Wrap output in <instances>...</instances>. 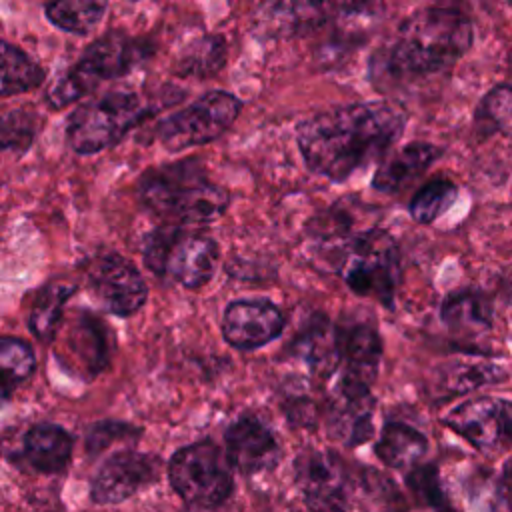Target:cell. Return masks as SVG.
<instances>
[{"instance_id":"obj_34","label":"cell","mask_w":512,"mask_h":512,"mask_svg":"<svg viewBox=\"0 0 512 512\" xmlns=\"http://www.w3.org/2000/svg\"><path fill=\"white\" fill-rule=\"evenodd\" d=\"M34 118L22 110H12L0 116V150L26 148L34 138Z\"/></svg>"},{"instance_id":"obj_18","label":"cell","mask_w":512,"mask_h":512,"mask_svg":"<svg viewBox=\"0 0 512 512\" xmlns=\"http://www.w3.org/2000/svg\"><path fill=\"white\" fill-rule=\"evenodd\" d=\"M440 154L442 150L434 144L414 142L378 166L372 178V188L384 194H398L420 178Z\"/></svg>"},{"instance_id":"obj_3","label":"cell","mask_w":512,"mask_h":512,"mask_svg":"<svg viewBox=\"0 0 512 512\" xmlns=\"http://www.w3.org/2000/svg\"><path fill=\"white\" fill-rule=\"evenodd\" d=\"M138 196L154 214L182 224L214 222L230 202L228 192L212 184L196 160L146 172L140 178Z\"/></svg>"},{"instance_id":"obj_38","label":"cell","mask_w":512,"mask_h":512,"mask_svg":"<svg viewBox=\"0 0 512 512\" xmlns=\"http://www.w3.org/2000/svg\"><path fill=\"white\" fill-rule=\"evenodd\" d=\"M6 396H8V392L4 388H0V404L6 400Z\"/></svg>"},{"instance_id":"obj_36","label":"cell","mask_w":512,"mask_h":512,"mask_svg":"<svg viewBox=\"0 0 512 512\" xmlns=\"http://www.w3.org/2000/svg\"><path fill=\"white\" fill-rule=\"evenodd\" d=\"M502 482H504L506 488L512 490V458H510V460L504 464V468H502Z\"/></svg>"},{"instance_id":"obj_2","label":"cell","mask_w":512,"mask_h":512,"mask_svg":"<svg viewBox=\"0 0 512 512\" xmlns=\"http://www.w3.org/2000/svg\"><path fill=\"white\" fill-rule=\"evenodd\" d=\"M472 22L452 8H424L406 18L388 52L386 68L396 74H438L472 46Z\"/></svg>"},{"instance_id":"obj_29","label":"cell","mask_w":512,"mask_h":512,"mask_svg":"<svg viewBox=\"0 0 512 512\" xmlns=\"http://www.w3.org/2000/svg\"><path fill=\"white\" fill-rule=\"evenodd\" d=\"M458 198V188L446 178L426 182L410 200V216L418 224H432L438 220Z\"/></svg>"},{"instance_id":"obj_19","label":"cell","mask_w":512,"mask_h":512,"mask_svg":"<svg viewBox=\"0 0 512 512\" xmlns=\"http://www.w3.org/2000/svg\"><path fill=\"white\" fill-rule=\"evenodd\" d=\"M294 354L314 374H330L340 364L338 330L324 316H312L294 338Z\"/></svg>"},{"instance_id":"obj_8","label":"cell","mask_w":512,"mask_h":512,"mask_svg":"<svg viewBox=\"0 0 512 512\" xmlns=\"http://www.w3.org/2000/svg\"><path fill=\"white\" fill-rule=\"evenodd\" d=\"M240 108L242 102L234 94L222 90L208 92L190 106L162 120L158 126V138L172 152L208 144L232 126Z\"/></svg>"},{"instance_id":"obj_28","label":"cell","mask_w":512,"mask_h":512,"mask_svg":"<svg viewBox=\"0 0 512 512\" xmlns=\"http://www.w3.org/2000/svg\"><path fill=\"white\" fill-rule=\"evenodd\" d=\"M226 42L220 36L208 34L194 40L178 60V74L182 76H212L224 66Z\"/></svg>"},{"instance_id":"obj_11","label":"cell","mask_w":512,"mask_h":512,"mask_svg":"<svg viewBox=\"0 0 512 512\" xmlns=\"http://www.w3.org/2000/svg\"><path fill=\"white\" fill-rule=\"evenodd\" d=\"M88 280L100 304L116 316L138 312L148 296L138 268L118 254L98 256L88 268Z\"/></svg>"},{"instance_id":"obj_24","label":"cell","mask_w":512,"mask_h":512,"mask_svg":"<svg viewBox=\"0 0 512 512\" xmlns=\"http://www.w3.org/2000/svg\"><path fill=\"white\" fill-rule=\"evenodd\" d=\"M44 70L20 48L0 40V98L40 86Z\"/></svg>"},{"instance_id":"obj_30","label":"cell","mask_w":512,"mask_h":512,"mask_svg":"<svg viewBox=\"0 0 512 512\" xmlns=\"http://www.w3.org/2000/svg\"><path fill=\"white\" fill-rule=\"evenodd\" d=\"M34 368V352L24 340L0 336V388L8 392L10 386L30 378Z\"/></svg>"},{"instance_id":"obj_17","label":"cell","mask_w":512,"mask_h":512,"mask_svg":"<svg viewBox=\"0 0 512 512\" xmlns=\"http://www.w3.org/2000/svg\"><path fill=\"white\" fill-rule=\"evenodd\" d=\"M338 354L340 362H344L340 376L370 386L378 374L382 354L380 336L370 324L346 326L338 330Z\"/></svg>"},{"instance_id":"obj_33","label":"cell","mask_w":512,"mask_h":512,"mask_svg":"<svg viewBox=\"0 0 512 512\" xmlns=\"http://www.w3.org/2000/svg\"><path fill=\"white\" fill-rule=\"evenodd\" d=\"M182 234V228L176 224H166L156 228L154 232H150L144 240V262L146 266L154 272V274H164L166 270V258L174 246V242L178 240V236Z\"/></svg>"},{"instance_id":"obj_26","label":"cell","mask_w":512,"mask_h":512,"mask_svg":"<svg viewBox=\"0 0 512 512\" xmlns=\"http://www.w3.org/2000/svg\"><path fill=\"white\" fill-rule=\"evenodd\" d=\"M68 348L74 356L80 358L82 366L90 372H98L106 366L108 360V346H106V332L98 318L94 316H80L68 332Z\"/></svg>"},{"instance_id":"obj_9","label":"cell","mask_w":512,"mask_h":512,"mask_svg":"<svg viewBox=\"0 0 512 512\" xmlns=\"http://www.w3.org/2000/svg\"><path fill=\"white\" fill-rule=\"evenodd\" d=\"M444 424L482 454L512 448V402L502 398H474L444 416Z\"/></svg>"},{"instance_id":"obj_1","label":"cell","mask_w":512,"mask_h":512,"mask_svg":"<svg viewBox=\"0 0 512 512\" xmlns=\"http://www.w3.org/2000/svg\"><path fill=\"white\" fill-rule=\"evenodd\" d=\"M406 126L394 102H358L314 114L298 124L296 140L306 166L334 182L380 158Z\"/></svg>"},{"instance_id":"obj_7","label":"cell","mask_w":512,"mask_h":512,"mask_svg":"<svg viewBox=\"0 0 512 512\" xmlns=\"http://www.w3.org/2000/svg\"><path fill=\"white\" fill-rule=\"evenodd\" d=\"M168 478L188 506L216 508L232 492L230 464L212 442L180 448L168 464Z\"/></svg>"},{"instance_id":"obj_23","label":"cell","mask_w":512,"mask_h":512,"mask_svg":"<svg viewBox=\"0 0 512 512\" xmlns=\"http://www.w3.org/2000/svg\"><path fill=\"white\" fill-rule=\"evenodd\" d=\"M436 384L448 394H466L506 378L502 366L482 360H452L438 368Z\"/></svg>"},{"instance_id":"obj_27","label":"cell","mask_w":512,"mask_h":512,"mask_svg":"<svg viewBox=\"0 0 512 512\" xmlns=\"http://www.w3.org/2000/svg\"><path fill=\"white\" fill-rule=\"evenodd\" d=\"M106 8V2L96 0H60L46 6V16L64 32L88 34L100 24Z\"/></svg>"},{"instance_id":"obj_22","label":"cell","mask_w":512,"mask_h":512,"mask_svg":"<svg viewBox=\"0 0 512 512\" xmlns=\"http://www.w3.org/2000/svg\"><path fill=\"white\" fill-rule=\"evenodd\" d=\"M444 324L458 334H480L492 324L490 302L474 290H462L448 296L440 308Z\"/></svg>"},{"instance_id":"obj_25","label":"cell","mask_w":512,"mask_h":512,"mask_svg":"<svg viewBox=\"0 0 512 512\" xmlns=\"http://www.w3.org/2000/svg\"><path fill=\"white\" fill-rule=\"evenodd\" d=\"M74 284L64 280L46 284L34 298L30 310V330L40 340H52L62 322V310L66 300L74 294Z\"/></svg>"},{"instance_id":"obj_37","label":"cell","mask_w":512,"mask_h":512,"mask_svg":"<svg viewBox=\"0 0 512 512\" xmlns=\"http://www.w3.org/2000/svg\"><path fill=\"white\" fill-rule=\"evenodd\" d=\"M188 512H214V508H198V506H190Z\"/></svg>"},{"instance_id":"obj_15","label":"cell","mask_w":512,"mask_h":512,"mask_svg":"<svg viewBox=\"0 0 512 512\" xmlns=\"http://www.w3.org/2000/svg\"><path fill=\"white\" fill-rule=\"evenodd\" d=\"M282 328L284 318L268 300H236L222 318V334L238 350L260 348L278 338Z\"/></svg>"},{"instance_id":"obj_5","label":"cell","mask_w":512,"mask_h":512,"mask_svg":"<svg viewBox=\"0 0 512 512\" xmlns=\"http://www.w3.org/2000/svg\"><path fill=\"white\" fill-rule=\"evenodd\" d=\"M148 106L138 94L110 92L76 108L66 126V138L74 152L96 154L118 144L128 130L144 120Z\"/></svg>"},{"instance_id":"obj_35","label":"cell","mask_w":512,"mask_h":512,"mask_svg":"<svg viewBox=\"0 0 512 512\" xmlns=\"http://www.w3.org/2000/svg\"><path fill=\"white\" fill-rule=\"evenodd\" d=\"M130 432V428H126V426H122V424H110V422H106V424H100V426H94L92 428V432H90V436H88V448L94 452H98V450H102L108 442H110V438L114 440V438H118V436H126Z\"/></svg>"},{"instance_id":"obj_4","label":"cell","mask_w":512,"mask_h":512,"mask_svg":"<svg viewBox=\"0 0 512 512\" xmlns=\"http://www.w3.org/2000/svg\"><path fill=\"white\" fill-rule=\"evenodd\" d=\"M144 56V42L124 32H106L84 50L76 66L52 84L48 102L54 108H64L92 92L100 82L128 74Z\"/></svg>"},{"instance_id":"obj_10","label":"cell","mask_w":512,"mask_h":512,"mask_svg":"<svg viewBox=\"0 0 512 512\" xmlns=\"http://www.w3.org/2000/svg\"><path fill=\"white\" fill-rule=\"evenodd\" d=\"M296 484L310 512H346L348 488L344 464L334 452L306 450L296 462Z\"/></svg>"},{"instance_id":"obj_6","label":"cell","mask_w":512,"mask_h":512,"mask_svg":"<svg viewBox=\"0 0 512 512\" xmlns=\"http://www.w3.org/2000/svg\"><path fill=\"white\" fill-rule=\"evenodd\" d=\"M398 270V250L386 232L370 228L348 238L340 274L354 294L376 298L390 308Z\"/></svg>"},{"instance_id":"obj_32","label":"cell","mask_w":512,"mask_h":512,"mask_svg":"<svg viewBox=\"0 0 512 512\" xmlns=\"http://www.w3.org/2000/svg\"><path fill=\"white\" fill-rule=\"evenodd\" d=\"M366 496V512H404L396 486L376 470H366L362 478Z\"/></svg>"},{"instance_id":"obj_20","label":"cell","mask_w":512,"mask_h":512,"mask_svg":"<svg viewBox=\"0 0 512 512\" xmlns=\"http://www.w3.org/2000/svg\"><path fill=\"white\" fill-rule=\"evenodd\" d=\"M72 436L56 424H36L24 436V456L44 474L62 472L72 456Z\"/></svg>"},{"instance_id":"obj_13","label":"cell","mask_w":512,"mask_h":512,"mask_svg":"<svg viewBox=\"0 0 512 512\" xmlns=\"http://www.w3.org/2000/svg\"><path fill=\"white\" fill-rule=\"evenodd\" d=\"M224 444L228 464L242 474L270 472L282 458L274 432L252 414H244L228 426Z\"/></svg>"},{"instance_id":"obj_31","label":"cell","mask_w":512,"mask_h":512,"mask_svg":"<svg viewBox=\"0 0 512 512\" xmlns=\"http://www.w3.org/2000/svg\"><path fill=\"white\" fill-rule=\"evenodd\" d=\"M476 126L488 134H512V84H500L482 98L476 112Z\"/></svg>"},{"instance_id":"obj_14","label":"cell","mask_w":512,"mask_h":512,"mask_svg":"<svg viewBox=\"0 0 512 512\" xmlns=\"http://www.w3.org/2000/svg\"><path fill=\"white\" fill-rule=\"evenodd\" d=\"M158 476V460L148 454L124 450L110 456L96 472L90 488L94 504H120Z\"/></svg>"},{"instance_id":"obj_12","label":"cell","mask_w":512,"mask_h":512,"mask_svg":"<svg viewBox=\"0 0 512 512\" xmlns=\"http://www.w3.org/2000/svg\"><path fill=\"white\" fill-rule=\"evenodd\" d=\"M374 406L370 386L340 376L328 396L326 428L330 436L346 446L366 442L374 432Z\"/></svg>"},{"instance_id":"obj_16","label":"cell","mask_w":512,"mask_h":512,"mask_svg":"<svg viewBox=\"0 0 512 512\" xmlns=\"http://www.w3.org/2000/svg\"><path fill=\"white\" fill-rule=\"evenodd\" d=\"M216 262L218 246L212 238L182 230L166 258L164 274H170L186 288H202L214 276Z\"/></svg>"},{"instance_id":"obj_21","label":"cell","mask_w":512,"mask_h":512,"mask_svg":"<svg viewBox=\"0 0 512 512\" xmlns=\"http://www.w3.org/2000/svg\"><path fill=\"white\" fill-rule=\"evenodd\" d=\"M428 448L426 438L412 426L388 422L376 442V456L394 470H414Z\"/></svg>"}]
</instances>
